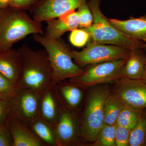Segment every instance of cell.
<instances>
[{"instance_id": "603a6c76", "label": "cell", "mask_w": 146, "mask_h": 146, "mask_svg": "<svg viewBox=\"0 0 146 146\" xmlns=\"http://www.w3.org/2000/svg\"><path fill=\"white\" fill-rule=\"evenodd\" d=\"M117 124L108 125L105 124L92 146H115V131Z\"/></svg>"}, {"instance_id": "e0dca14e", "label": "cell", "mask_w": 146, "mask_h": 146, "mask_svg": "<svg viewBox=\"0 0 146 146\" xmlns=\"http://www.w3.org/2000/svg\"><path fill=\"white\" fill-rule=\"evenodd\" d=\"M141 48L131 49L121 72V78L143 79L146 65V54Z\"/></svg>"}, {"instance_id": "d4e9b609", "label": "cell", "mask_w": 146, "mask_h": 146, "mask_svg": "<svg viewBox=\"0 0 146 146\" xmlns=\"http://www.w3.org/2000/svg\"><path fill=\"white\" fill-rule=\"evenodd\" d=\"M90 39L89 33L83 29L76 28L71 31L69 40L74 46L81 48L84 46Z\"/></svg>"}, {"instance_id": "4fadbf2b", "label": "cell", "mask_w": 146, "mask_h": 146, "mask_svg": "<svg viewBox=\"0 0 146 146\" xmlns=\"http://www.w3.org/2000/svg\"><path fill=\"white\" fill-rule=\"evenodd\" d=\"M13 141V146H46L28 126L13 115L5 123Z\"/></svg>"}, {"instance_id": "9a60e30c", "label": "cell", "mask_w": 146, "mask_h": 146, "mask_svg": "<svg viewBox=\"0 0 146 146\" xmlns=\"http://www.w3.org/2000/svg\"><path fill=\"white\" fill-rule=\"evenodd\" d=\"M21 56L18 50L0 49V73L18 84L22 74Z\"/></svg>"}, {"instance_id": "5bb4252c", "label": "cell", "mask_w": 146, "mask_h": 146, "mask_svg": "<svg viewBox=\"0 0 146 146\" xmlns=\"http://www.w3.org/2000/svg\"><path fill=\"white\" fill-rule=\"evenodd\" d=\"M45 35L52 39H60L67 32L72 31L79 27L78 13L70 11L58 18L47 21Z\"/></svg>"}, {"instance_id": "7a4b0ae2", "label": "cell", "mask_w": 146, "mask_h": 146, "mask_svg": "<svg viewBox=\"0 0 146 146\" xmlns=\"http://www.w3.org/2000/svg\"><path fill=\"white\" fill-rule=\"evenodd\" d=\"M34 34L44 35L42 25L25 10L10 5L0 7V49L12 48L15 43Z\"/></svg>"}, {"instance_id": "5b68a950", "label": "cell", "mask_w": 146, "mask_h": 146, "mask_svg": "<svg viewBox=\"0 0 146 146\" xmlns=\"http://www.w3.org/2000/svg\"><path fill=\"white\" fill-rule=\"evenodd\" d=\"M111 90L107 85L93 86L87 95L80 130L81 138L93 143L105 124L104 105Z\"/></svg>"}, {"instance_id": "484cf974", "label": "cell", "mask_w": 146, "mask_h": 146, "mask_svg": "<svg viewBox=\"0 0 146 146\" xmlns=\"http://www.w3.org/2000/svg\"><path fill=\"white\" fill-rule=\"evenodd\" d=\"M77 12L80 21L79 27L86 28L92 25L94 21L93 15L86 2L79 7Z\"/></svg>"}, {"instance_id": "ba28073f", "label": "cell", "mask_w": 146, "mask_h": 146, "mask_svg": "<svg viewBox=\"0 0 146 146\" xmlns=\"http://www.w3.org/2000/svg\"><path fill=\"white\" fill-rule=\"evenodd\" d=\"M58 146H74L80 142V123L72 110L63 103L61 99L59 115L54 126Z\"/></svg>"}, {"instance_id": "8992f818", "label": "cell", "mask_w": 146, "mask_h": 146, "mask_svg": "<svg viewBox=\"0 0 146 146\" xmlns=\"http://www.w3.org/2000/svg\"><path fill=\"white\" fill-rule=\"evenodd\" d=\"M131 50L125 47L92 42H89L81 51L72 50L71 54L75 63L81 67L126 58Z\"/></svg>"}, {"instance_id": "4dcf8cb0", "label": "cell", "mask_w": 146, "mask_h": 146, "mask_svg": "<svg viewBox=\"0 0 146 146\" xmlns=\"http://www.w3.org/2000/svg\"><path fill=\"white\" fill-rule=\"evenodd\" d=\"M11 0H0V7L10 5Z\"/></svg>"}, {"instance_id": "9c48e42d", "label": "cell", "mask_w": 146, "mask_h": 146, "mask_svg": "<svg viewBox=\"0 0 146 146\" xmlns=\"http://www.w3.org/2000/svg\"><path fill=\"white\" fill-rule=\"evenodd\" d=\"M40 95L31 89L19 88L16 95L9 102L11 107V115L29 127L39 116Z\"/></svg>"}, {"instance_id": "277c9868", "label": "cell", "mask_w": 146, "mask_h": 146, "mask_svg": "<svg viewBox=\"0 0 146 146\" xmlns=\"http://www.w3.org/2000/svg\"><path fill=\"white\" fill-rule=\"evenodd\" d=\"M88 4L93 14L94 21L91 26L81 29L89 33L92 42L120 46L130 49L135 48H143V41L125 35L110 23L100 8V0H90Z\"/></svg>"}, {"instance_id": "7c38bea8", "label": "cell", "mask_w": 146, "mask_h": 146, "mask_svg": "<svg viewBox=\"0 0 146 146\" xmlns=\"http://www.w3.org/2000/svg\"><path fill=\"white\" fill-rule=\"evenodd\" d=\"M60 101L56 86L51 84L40 94L39 117L54 126L59 115Z\"/></svg>"}, {"instance_id": "83f0119b", "label": "cell", "mask_w": 146, "mask_h": 146, "mask_svg": "<svg viewBox=\"0 0 146 146\" xmlns=\"http://www.w3.org/2000/svg\"><path fill=\"white\" fill-rule=\"evenodd\" d=\"M0 146H13L12 137L5 123L0 124Z\"/></svg>"}, {"instance_id": "1f68e13d", "label": "cell", "mask_w": 146, "mask_h": 146, "mask_svg": "<svg viewBox=\"0 0 146 146\" xmlns=\"http://www.w3.org/2000/svg\"><path fill=\"white\" fill-rule=\"evenodd\" d=\"M144 80H145L146 82V65L145 67V74H144V78L143 79Z\"/></svg>"}, {"instance_id": "ffe728a7", "label": "cell", "mask_w": 146, "mask_h": 146, "mask_svg": "<svg viewBox=\"0 0 146 146\" xmlns=\"http://www.w3.org/2000/svg\"><path fill=\"white\" fill-rule=\"evenodd\" d=\"M125 103L119 96L111 91L105 100L104 110L105 124L115 125Z\"/></svg>"}, {"instance_id": "d6a6232c", "label": "cell", "mask_w": 146, "mask_h": 146, "mask_svg": "<svg viewBox=\"0 0 146 146\" xmlns=\"http://www.w3.org/2000/svg\"><path fill=\"white\" fill-rule=\"evenodd\" d=\"M143 49H145L146 50V41L145 42V43H144L143 46Z\"/></svg>"}, {"instance_id": "f546056e", "label": "cell", "mask_w": 146, "mask_h": 146, "mask_svg": "<svg viewBox=\"0 0 146 146\" xmlns=\"http://www.w3.org/2000/svg\"><path fill=\"white\" fill-rule=\"evenodd\" d=\"M39 0H11L10 5L24 10L29 9Z\"/></svg>"}, {"instance_id": "4316f807", "label": "cell", "mask_w": 146, "mask_h": 146, "mask_svg": "<svg viewBox=\"0 0 146 146\" xmlns=\"http://www.w3.org/2000/svg\"><path fill=\"white\" fill-rule=\"evenodd\" d=\"M131 131L117 124L115 131V146H129Z\"/></svg>"}, {"instance_id": "52a82bcc", "label": "cell", "mask_w": 146, "mask_h": 146, "mask_svg": "<svg viewBox=\"0 0 146 146\" xmlns=\"http://www.w3.org/2000/svg\"><path fill=\"white\" fill-rule=\"evenodd\" d=\"M127 57L115 61L93 64L86 70H84L82 74L70 79V81L83 88L113 82L121 78L122 70Z\"/></svg>"}, {"instance_id": "6da1fadb", "label": "cell", "mask_w": 146, "mask_h": 146, "mask_svg": "<svg viewBox=\"0 0 146 146\" xmlns=\"http://www.w3.org/2000/svg\"><path fill=\"white\" fill-rule=\"evenodd\" d=\"M22 70L19 88L31 89L41 94L52 80V69L46 50H34L24 44L18 49Z\"/></svg>"}, {"instance_id": "cb8c5ba5", "label": "cell", "mask_w": 146, "mask_h": 146, "mask_svg": "<svg viewBox=\"0 0 146 146\" xmlns=\"http://www.w3.org/2000/svg\"><path fill=\"white\" fill-rule=\"evenodd\" d=\"M19 89L18 83L11 81L0 73V99L10 101Z\"/></svg>"}, {"instance_id": "7402d4cb", "label": "cell", "mask_w": 146, "mask_h": 146, "mask_svg": "<svg viewBox=\"0 0 146 146\" xmlns=\"http://www.w3.org/2000/svg\"><path fill=\"white\" fill-rule=\"evenodd\" d=\"M129 146H146V108L143 110L136 127L131 131Z\"/></svg>"}, {"instance_id": "44dd1931", "label": "cell", "mask_w": 146, "mask_h": 146, "mask_svg": "<svg viewBox=\"0 0 146 146\" xmlns=\"http://www.w3.org/2000/svg\"><path fill=\"white\" fill-rule=\"evenodd\" d=\"M144 109L126 104L118 117L117 124L133 130L138 124Z\"/></svg>"}, {"instance_id": "f1b7e54d", "label": "cell", "mask_w": 146, "mask_h": 146, "mask_svg": "<svg viewBox=\"0 0 146 146\" xmlns=\"http://www.w3.org/2000/svg\"><path fill=\"white\" fill-rule=\"evenodd\" d=\"M11 114V107L9 102L0 99V124L5 123Z\"/></svg>"}, {"instance_id": "8fae6325", "label": "cell", "mask_w": 146, "mask_h": 146, "mask_svg": "<svg viewBox=\"0 0 146 146\" xmlns=\"http://www.w3.org/2000/svg\"><path fill=\"white\" fill-rule=\"evenodd\" d=\"M111 90L126 104L138 108H146V82L143 79L120 78L113 82Z\"/></svg>"}, {"instance_id": "ac0fdd59", "label": "cell", "mask_w": 146, "mask_h": 146, "mask_svg": "<svg viewBox=\"0 0 146 146\" xmlns=\"http://www.w3.org/2000/svg\"><path fill=\"white\" fill-rule=\"evenodd\" d=\"M58 94L63 103L72 110L78 107L83 99L81 88L70 82V83L61 84L56 85Z\"/></svg>"}, {"instance_id": "2e32d148", "label": "cell", "mask_w": 146, "mask_h": 146, "mask_svg": "<svg viewBox=\"0 0 146 146\" xmlns=\"http://www.w3.org/2000/svg\"><path fill=\"white\" fill-rule=\"evenodd\" d=\"M110 23L125 35L137 40L146 41V16L127 20L108 19Z\"/></svg>"}, {"instance_id": "3957f363", "label": "cell", "mask_w": 146, "mask_h": 146, "mask_svg": "<svg viewBox=\"0 0 146 146\" xmlns=\"http://www.w3.org/2000/svg\"><path fill=\"white\" fill-rule=\"evenodd\" d=\"M33 37L43 46L48 55L52 69V85L55 86L65 80L83 74L84 70L75 63L72 50L61 38L55 39L40 34H33Z\"/></svg>"}, {"instance_id": "30bf717a", "label": "cell", "mask_w": 146, "mask_h": 146, "mask_svg": "<svg viewBox=\"0 0 146 146\" xmlns=\"http://www.w3.org/2000/svg\"><path fill=\"white\" fill-rule=\"evenodd\" d=\"M86 2V0H39L28 10L33 20L41 23L75 10Z\"/></svg>"}, {"instance_id": "d6986e66", "label": "cell", "mask_w": 146, "mask_h": 146, "mask_svg": "<svg viewBox=\"0 0 146 146\" xmlns=\"http://www.w3.org/2000/svg\"><path fill=\"white\" fill-rule=\"evenodd\" d=\"M29 127L35 135L46 146H58L54 126L39 116L33 122Z\"/></svg>"}]
</instances>
